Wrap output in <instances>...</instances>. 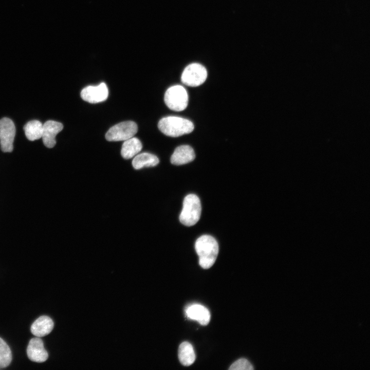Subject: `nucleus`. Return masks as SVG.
Masks as SVG:
<instances>
[{
  "label": "nucleus",
  "mask_w": 370,
  "mask_h": 370,
  "mask_svg": "<svg viewBox=\"0 0 370 370\" xmlns=\"http://www.w3.org/2000/svg\"><path fill=\"white\" fill-rule=\"evenodd\" d=\"M27 354L30 360L39 363L45 362L48 357L44 343L38 337L30 340L27 348Z\"/></svg>",
  "instance_id": "10"
},
{
  "label": "nucleus",
  "mask_w": 370,
  "mask_h": 370,
  "mask_svg": "<svg viewBox=\"0 0 370 370\" xmlns=\"http://www.w3.org/2000/svg\"><path fill=\"white\" fill-rule=\"evenodd\" d=\"M142 148L141 141L137 138L132 137L124 141L121 150L122 157L128 159L136 156Z\"/></svg>",
  "instance_id": "14"
},
{
  "label": "nucleus",
  "mask_w": 370,
  "mask_h": 370,
  "mask_svg": "<svg viewBox=\"0 0 370 370\" xmlns=\"http://www.w3.org/2000/svg\"><path fill=\"white\" fill-rule=\"evenodd\" d=\"M159 162L158 158L155 155L149 153H142L136 155L132 161L133 168L136 170L143 167H152Z\"/></svg>",
  "instance_id": "15"
},
{
  "label": "nucleus",
  "mask_w": 370,
  "mask_h": 370,
  "mask_svg": "<svg viewBox=\"0 0 370 370\" xmlns=\"http://www.w3.org/2000/svg\"><path fill=\"white\" fill-rule=\"evenodd\" d=\"M27 138L34 141L42 138L43 124L39 120H33L28 122L24 126Z\"/></svg>",
  "instance_id": "17"
},
{
  "label": "nucleus",
  "mask_w": 370,
  "mask_h": 370,
  "mask_svg": "<svg viewBox=\"0 0 370 370\" xmlns=\"http://www.w3.org/2000/svg\"><path fill=\"white\" fill-rule=\"evenodd\" d=\"M230 370H252L253 367L246 359L242 358L234 362L229 367Z\"/></svg>",
  "instance_id": "19"
},
{
  "label": "nucleus",
  "mask_w": 370,
  "mask_h": 370,
  "mask_svg": "<svg viewBox=\"0 0 370 370\" xmlns=\"http://www.w3.org/2000/svg\"><path fill=\"white\" fill-rule=\"evenodd\" d=\"M195 158L192 147L188 145H182L176 147L171 157V162L174 165H182L189 163Z\"/></svg>",
  "instance_id": "11"
},
{
  "label": "nucleus",
  "mask_w": 370,
  "mask_h": 370,
  "mask_svg": "<svg viewBox=\"0 0 370 370\" xmlns=\"http://www.w3.org/2000/svg\"><path fill=\"white\" fill-rule=\"evenodd\" d=\"M186 312L190 319L198 322L202 325H207L210 320V313L205 306L199 304H193L188 306Z\"/></svg>",
  "instance_id": "12"
},
{
  "label": "nucleus",
  "mask_w": 370,
  "mask_h": 370,
  "mask_svg": "<svg viewBox=\"0 0 370 370\" xmlns=\"http://www.w3.org/2000/svg\"><path fill=\"white\" fill-rule=\"evenodd\" d=\"M53 326L52 320L49 317L43 316L40 317L33 323L30 330L35 336L42 337L50 333Z\"/></svg>",
  "instance_id": "13"
},
{
  "label": "nucleus",
  "mask_w": 370,
  "mask_h": 370,
  "mask_svg": "<svg viewBox=\"0 0 370 370\" xmlns=\"http://www.w3.org/2000/svg\"><path fill=\"white\" fill-rule=\"evenodd\" d=\"M195 248L199 257V264L203 269H209L215 262L218 253V245L212 236L203 235L197 238Z\"/></svg>",
  "instance_id": "1"
},
{
  "label": "nucleus",
  "mask_w": 370,
  "mask_h": 370,
  "mask_svg": "<svg viewBox=\"0 0 370 370\" xmlns=\"http://www.w3.org/2000/svg\"><path fill=\"white\" fill-rule=\"evenodd\" d=\"M207 77L206 68L199 63H192L183 70L181 80L182 82L189 86L196 87L201 85Z\"/></svg>",
  "instance_id": "6"
},
{
  "label": "nucleus",
  "mask_w": 370,
  "mask_h": 370,
  "mask_svg": "<svg viewBox=\"0 0 370 370\" xmlns=\"http://www.w3.org/2000/svg\"><path fill=\"white\" fill-rule=\"evenodd\" d=\"M158 127L163 134L172 137L189 134L194 128L191 121L176 116H168L161 119L158 122Z\"/></svg>",
  "instance_id": "2"
},
{
  "label": "nucleus",
  "mask_w": 370,
  "mask_h": 370,
  "mask_svg": "<svg viewBox=\"0 0 370 370\" xmlns=\"http://www.w3.org/2000/svg\"><path fill=\"white\" fill-rule=\"evenodd\" d=\"M178 358L180 362L184 366L192 364L195 360V354L192 345L188 342H183L178 348Z\"/></svg>",
  "instance_id": "16"
},
{
  "label": "nucleus",
  "mask_w": 370,
  "mask_h": 370,
  "mask_svg": "<svg viewBox=\"0 0 370 370\" xmlns=\"http://www.w3.org/2000/svg\"><path fill=\"white\" fill-rule=\"evenodd\" d=\"M137 124L132 121L118 123L110 127L105 134L109 141H125L133 137L137 132Z\"/></svg>",
  "instance_id": "5"
},
{
  "label": "nucleus",
  "mask_w": 370,
  "mask_h": 370,
  "mask_svg": "<svg viewBox=\"0 0 370 370\" xmlns=\"http://www.w3.org/2000/svg\"><path fill=\"white\" fill-rule=\"evenodd\" d=\"M63 128V124L58 121L48 120L43 124L42 138L45 146L52 148L56 144L55 137Z\"/></svg>",
  "instance_id": "9"
},
{
  "label": "nucleus",
  "mask_w": 370,
  "mask_h": 370,
  "mask_svg": "<svg viewBox=\"0 0 370 370\" xmlns=\"http://www.w3.org/2000/svg\"><path fill=\"white\" fill-rule=\"evenodd\" d=\"M108 96L106 84L102 82L97 86H88L81 92L82 99L90 103H97L105 101Z\"/></svg>",
  "instance_id": "8"
},
{
  "label": "nucleus",
  "mask_w": 370,
  "mask_h": 370,
  "mask_svg": "<svg viewBox=\"0 0 370 370\" xmlns=\"http://www.w3.org/2000/svg\"><path fill=\"white\" fill-rule=\"evenodd\" d=\"M201 212V206L199 197L195 194H190L183 199L179 220L185 226H193L199 220Z\"/></svg>",
  "instance_id": "3"
},
{
  "label": "nucleus",
  "mask_w": 370,
  "mask_h": 370,
  "mask_svg": "<svg viewBox=\"0 0 370 370\" xmlns=\"http://www.w3.org/2000/svg\"><path fill=\"white\" fill-rule=\"evenodd\" d=\"M164 101L170 109L177 112L182 111L188 104V92L181 85L172 86L166 90Z\"/></svg>",
  "instance_id": "4"
},
{
  "label": "nucleus",
  "mask_w": 370,
  "mask_h": 370,
  "mask_svg": "<svg viewBox=\"0 0 370 370\" xmlns=\"http://www.w3.org/2000/svg\"><path fill=\"white\" fill-rule=\"evenodd\" d=\"M12 360V353L6 342L0 337V368L8 366Z\"/></svg>",
  "instance_id": "18"
},
{
  "label": "nucleus",
  "mask_w": 370,
  "mask_h": 370,
  "mask_svg": "<svg viewBox=\"0 0 370 370\" xmlns=\"http://www.w3.org/2000/svg\"><path fill=\"white\" fill-rule=\"evenodd\" d=\"M15 132V125L10 119L4 117L0 119V144L3 152L13 151Z\"/></svg>",
  "instance_id": "7"
}]
</instances>
